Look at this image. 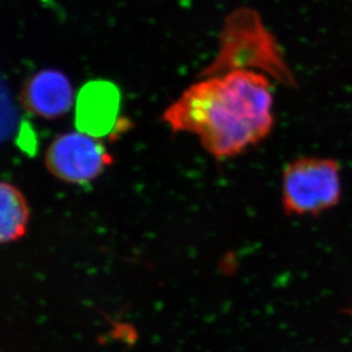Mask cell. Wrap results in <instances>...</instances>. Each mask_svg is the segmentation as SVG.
<instances>
[{"label":"cell","instance_id":"obj_2","mask_svg":"<svg viewBox=\"0 0 352 352\" xmlns=\"http://www.w3.org/2000/svg\"><path fill=\"white\" fill-rule=\"evenodd\" d=\"M220 47L203 76L222 75L232 70L261 72L271 80L294 86L295 78L272 34L254 10H236L228 17Z\"/></svg>","mask_w":352,"mask_h":352},{"label":"cell","instance_id":"obj_1","mask_svg":"<svg viewBox=\"0 0 352 352\" xmlns=\"http://www.w3.org/2000/svg\"><path fill=\"white\" fill-rule=\"evenodd\" d=\"M174 132L196 136L217 160L261 142L274 127V88L261 72L232 70L201 77L163 115Z\"/></svg>","mask_w":352,"mask_h":352},{"label":"cell","instance_id":"obj_7","mask_svg":"<svg viewBox=\"0 0 352 352\" xmlns=\"http://www.w3.org/2000/svg\"><path fill=\"white\" fill-rule=\"evenodd\" d=\"M30 221L28 200L19 188L0 181V244L23 237Z\"/></svg>","mask_w":352,"mask_h":352},{"label":"cell","instance_id":"obj_4","mask_svg":"<svg viewBox=\"0 0 352 352\" xmlns=\"http://www.w3.org/2000/svg\"><path fill=\"white\" fill-rule=\"evenodd\" d=\"M112 163L113 158L100 138L79 131L55 138L45 153L50 173L72 184L94 181Z\"/></svg>","mask_w":352,"mask_h":352},{"label":"cell","instance_id":"obj_3","mask_svg":"<svg viewBox=\"0 0 352 352\" xmlns=\"http://www.w3.org/2000/svg\"><path fill=\"white\" fill-rule=\"evenodd\" d=\"M341 195L340 165L334 160L305 157L285 167L281 203L288 215H317L336 206Z\"/></svg>","mask_w":352,"mask_h":352},{"label":"cell","instance_id":"obj_6","mask_svg":"<svg viewBox=\"0 0 352 352\" xmlns=\"http://www.w3.org/2000/svg\"><path fill=\"white\" fill-rule=\"evenodd\" d=\"M23 108L44 119H58L74 104L72 82L63 72L54 69L39 72L24 84L21 93Z\"/></svg>","mask_w":352,"mask_h":352},{"label":"cell","instance_id":"obj_8","mask_svg":"<svg viewBox=\"0 0 352 352\" xmlns=\"http://www.w3.org/2000/svg\"><path fill=\"white\" fill-rule=\"evenodd\" d=\"M348 312H349V315L352 316V308L349 309V310H348Z\"/></svg>","mask_w":352,"mask_h":352},{"label":"cell","instance_id":"obj_5","mask_svg":"<svg viewBox=\"0 0 352 352\" xmlns=\"http://www.w3.org/2000/svg\"><path fill=\"white\" fill-rule=\"evenodd\" d=\"M120 93L113 84L95 80L84 85L76 98V127L102 139L118 124Z\"/></svg>","mask_w":352,"mask_h":352}]
</instances>
